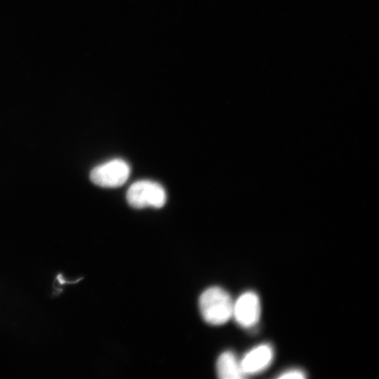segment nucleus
I'll list each match as a JSON object with an SVG mask.
<instances>
[{"mask_svg":"<svg viewBox=\"0 0 379 379\" xmlns=\"http://www.w3.org/2000/svg\"><path fill=\"white\" fill-rule=\"evenodd\" d=\"M234 302L220 287H211L200 296L199 308L204 320L213 325L226 323L232 317Z\"/></svg>","mask_w":379,"mask_h":379,"instance_id":"1","label":"nucleus"},{"mask_svg":"<svg viewBox=\"0 0 379 379\" xmlns=\"http://www.w3.org/2000/svg\"><path fill=\"white\" fill-rule=\"evenodd\" d=\"M126 199L130 206L135 208L146 207L161 208L166 199L164 187L157 182L150 180H140L130 186Z\"/></svg>","mask_w":379,"mask_h":379,"instance_id":"2","label":"nucleus"},{"mask_svg":"<svg viewBox=\"0 0 379 379\" xmlns=\"http://www.w3.org/2000/svg\"><path fill=\"white\" fill-rule=\"evenodd\" d=\"M130 171L125 161L116 159L95 167L90 173V179L100 187H117L127 180Z\"/></svg>","mask_w":379,"mask_h":379,"instance_id":"3","label":"nucleus"},{"mask_svg":"<svg viewBox=\"0 0 379 379\" xmlns=\"http://www.w3.org/2000/svg\"><path fill=\"white\" fill-rule=\"evenodd\" d=\"M232 317L241 326L249 328L255 325L260 317V302L258 295L247 291L234 302Z\"/></svg>","mask_w":379,"mask_h":379,"instance_id":"4","label":"nucleus"},{"mask_svg":"<svg viewBox=\"0 0 379 379\" xmlns=\"http://www.w3.org/2000/svg\"><path fill=\"white\" fill-rule=\"evenodd\" d=\"M273 359V350L270 345L262 344L248 352L240 360L244 374L252 375L265 370Z\"/></svg>","mask_w":379,"mask_h":379,"instance_id":"5","label":"nucleus"},{"mask_svg":"<svg viewBox=\"0 0 379 379\" xmlns=\"http://www.w3.org/2000/svg\"><path fill=\"white\" fill-rule=\"evenodd\" d=\"M216 367L220 378L239 379L245 377L240 361L231 352H225L219 357Z\"/></svg>","mask_w":379,"mask_h":379,"instance_id":"6","label":"nucleus"},{"mask_svg":"<svg viewBox=\"0 0 379 379\" xmlns=\"http://www.w3.org/2000/svg\"><path fill=\"white\" fill-rule=\"evenodd\" d=\"M278 378L282 379H302L305 378V374L302 370L291 369L283 372L279 376H278Z\"/></svg>","mask_w":379,"mask_h":379,"instance_id":"7","label":"nucleus"}]
</instances>
